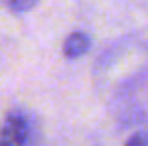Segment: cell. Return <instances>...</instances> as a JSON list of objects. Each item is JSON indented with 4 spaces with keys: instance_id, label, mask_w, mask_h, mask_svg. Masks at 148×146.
Wrapping results in <instances>:
<instances>
[{
    "instance_id": "1",
    "label": "cell",
    "mask_w": 148,
    "mask_h": 146,
    "mask_svg": "<svg viewBox=\"0 0 148 146\" xmlns=\"http://www.w3.org/2000/svg\"><path fill=\"white\" fill-rule=\"evenodd\" d=\"M32 122L22 110H12L0 128V146H24L30 138Z\"/></svg>"
},
{
    "instance_id": "2",
    "label": "cell",
    "mask_w": 148,
    "mask_h": 146,
    "mask_svg": "<svg viewBox=\"0 0 148 146\" xmlns=\"http://www.w3.org/2000/svg\"><path fill=\"white\" fill-rule=\"evenodd\" d=\"M90 44H92V40L86 32H72L66 36V40L62 44V54L70 60L80 58L82 54H86L90 50Z\"/></svg>"
},
{
    "instance_id": "3",
    "label": "cell",
    "mask_w": 148,
    "mask_h": 146,
    "mask_svg": "<svg viewBox=\"0 0 148 146\" xmlns=\"http://www.w3.org/2000/svg\"><path fill=\"white\" fill-rule=\"evenodd\" d=\"M4 2L8 6V10L14 14H26L28 10H32L38 4V0H4Z\"/></svg>"
},
{
    "instance_id": "4",
    "label": "cell",
    "mask_w": 148,
    "mask_h": 146,
    "mask_svg": "<svg viewBox=\"0 0 148 146\" xmlns=\"http://www.w3.org/2000/svg\"><path fill=\"white\" fill-rule=\"evenodd\" d=\"M124 146H148V130H142V132H136L132 134Z\"/></svg>"
}]
</instances>
